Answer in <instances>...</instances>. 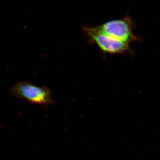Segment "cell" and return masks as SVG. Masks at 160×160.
I'll return each mask as SVG.
<instances>
[{"label":"cell","instance_id":"6da1fadb","mask_svg":"<svg viewBox=\"0 0 160 160\" xmlns=\"http://www.w3.org/2000/svg\"><path fill=\"white\" fill-rule=\"evenodd\" d=\"M11 94L17 98L26 100L32 104L46 107L53 104L51 92L46 86L35 85L29 81L15 83L12 87Z\"/></svg>","mask_w":160,"mask_h":160},{"label":"cell","instance_id":"7a4b0ae2","mask_svg":"<svg viewBox=\"0 0 160 160\" xmlns=\"http://www.w3.org/2000/svg\"><path fill=\"white\" fill-rule=\"evenodd\" d=\"M95 28L103 34L127 44L138 40L133 33L134 22L129 16L106 22Z\"/></svg>","mask_w":160,"mask_h":160},{"label":"cell","instance_id":"3957f363","mask_svg":"<svg viewBox=\"0 0 160 160\" xmlns=\"http://www.w3.org/2000/svg\"><path fill=\"white\" fill-rule=\"evenodd\" d=\"M84 30L93 43L104 53H122L130 51L129 44L115 39L98 31L96 28H86Z\"/></svg>","mask_w":160,"mask_h":160}]
</instances>
